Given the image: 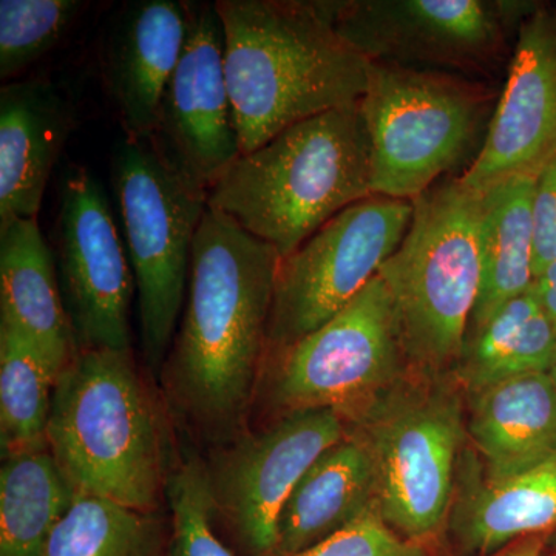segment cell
I'll return each instance as SVG.
<instances>
[{
    "mask_svg": "<svg viewBox=\"0 0 556 556\" xmlns=\"http://www.w3.org/2000/svg\"><path fill=\"white\" fill-rule=\"evenodd\" d=\"M280 254L207 207L192 248L185 308L161 378L203 437H239L268 356Z\"/></svg>",
    "mask_w": 556,
    "mask_h": 556,
    "instance_id": "cell-1",
    "label": "cell"
},
{
    "mask_svg": "<svg viewBox=\"0 0 556 556\" xmlns=\"http://www.w3.org/2000/svg\"><path fill=\"white\" fill-rule=\"evenodd\" d=\"M241 155L300 121L357 104L369 61L339 35L324 0H218Z\"/></svg>",
    "mask_w": 556,
    "mask_h": 556,
    "instance_id": "cell-2",
    "label": "cell"
},
{
    "mask_svg": "<svg viewBox=\"0 0 556 556\" xmlns=\"http://www.w3.org/2000/svg\"><path fill=\"white\" fill-rule=\"evenodd\" d=\"M47 444L78 495L160 511L166 428L131 350L76 351L54 383Z\"/></svg>",
    "mask_w": 556,
    "mask_h": 556,
    "instance_id": "cell-3",
    "label": "cell"
},
{
    "mask_svg": "<svg viewBox=\"0 0 556 556\" xmlns=\"http://www.w3.org/2000/svg\"><path fill=\"white\" fill-rule=\"evenodd\" d=\"M371 195V141L357 102L300 121L240 155L208 190L207 207L285 258Z\"/></svg>",
    "mask_w": 556,
    "mask_h": 556,
    "instance_id": "cell-4",
    "label": "cell"
},
{
    "mask_svg": "<svg viewBox=\"0 0 556 556\" xmlns=\"http://www.w3.org/2000/svg\"><path fill=\"white\" fill-rule=\"evenodd\" d=\"M484 192L448 178L413 201L404 240L379 277L396 308L408 362L427 376L456 369L481 285Z\"/></svg>",
    "mask_w": 556,
    "mask_h": 556,
    "instance_id": "cell-5",
    "label": "cell"
},
{
    "mask_svg": "<svg viewBox=\"0 0 556 556\" xmlns=\"http://www.w3.org/2000/svg\"><path fill=\"white\" fill-rule=\"evenodd\" d=\"M112 185L138 292L142 356L149 371L161 375L185 308L208 192L152 139L126 137L113 150Z\"/></svg>",
    "mask_w": 556,
    "mask_h": 556,
    "instance_id": "cell-6",
    "label": "cell"
},
{
    "mask_svg": "<svg viewBox=\"0 0 556 556\" xmlns=\"http://www.w3.org/2000/svg\"><path fill=\"white\" fill-rule=\"evenodd\" d=\"M492 100L478 79L369 61L361 108L372 195L415 201L438 185L473 146Z\"/></svg>",
    "mask_w": 556,
    "mask_h": 556,
    "instance_id": "cell-7",
    "label": "cell"
},
{
    "mask_svg": "<svg viewBox=\"0 0 556 556\" xmlns=\"http://www.w3.org/2000/svg\"><path fill=\"white\" fill-rule=\"evenodd\" d=\"M399 382L348 422L371 453L378 507L399 535L437 546L450 517L463 408L441 380Z\"/></svg>",
    "mask_w": 556,
    "mask_h": 556,
    "instance_id": "cell-8",
    "label": "cell"
},
{
    "mask_svg": "<svg viewBox=\"0 0 556 556\" xmlns=\"http://www.w3.org/2000/svg\"><path fill=\"white\" fill-rule=\"evenodd\" d=\"M270 407L331 408L346 424L397 386L409 364L393 299L376 276L324 327L270 351Z\"/></svg>",
    "mask_w": 556,
    "mask_h": 556,
    "instance_id": "cell-9",
    "label": "cell"
},
{
    "mask_svg": "<svg viewBox=\"0 0 556 556\" xmlns=\"http://www.w3.org/2000/svg\"><path fill=\"white\" fill-rule=\"evenodd\" d=\"M339 35L371 62L484 75L535 7L518 0H324Z\"/></svg>",
    "mask_w": 556,
    "mask_h": 556,
    "instance_id": "cell-10",
    "label": "cell"
},
{
    "mask_svg": "<svg viewBox=\"0 0 556 556\" xmlns=\"http://www.w3.org/2000/svg\"><path fill=\"white\" fill-rule=\"evenodd\" d=\"M413 201L371 195L346 207L280 260L268 353L324 327L378 276L407 233Z\"/></svg>",
    "mask_w": 556,
    "mask_h": 556,
    "instance_id": "cell-11",
    "label": "cell"
},
{
    "mask_svg": "<svg viewBox=\"0 0 556 556\" xmlns=\"http://www.w3.org/2000/svg\"><path fill=\"white\" fill-rule=\"evenodd\" d=\"M331 408L300 409L255 433H241L212 453L206 466L215 519L247 556H277L281 510L321 453L346 437Z\"/></svg>",
    "mask_w": 556,
    "mask_h": 556,
    "instance_id": "cell-12",
    "label": "cell"
},
{
    "mask_svg": "<svg viewBox=\"0 0 556 556\" xmlns=\"http://www.w3.org/2000/svg\"><path fill=\"white\" fill-rule=\"evenodd\" d=\"M54 262L78 350H131L135 277L104 186L86 166L62 181Z\"/></svg>",
    "mask_w": 556,
    "mask_h": 556,
    "instance_id": "cell-13",
    "label": "cell"
},
{
    "mask_svg": "<svg viewBox=\"0 0 556 556\" xmlns=\"http://www.w3.org/2000/svg\"><path fill=\"white\" fill-rule=\"evenodd\" d=\"M153 144L207 192L241 155L215 3H190L185 49L156 115Z\"/></svg>",
    "mask_w": 556,
    "mask_h": 556,
    "instance_id": "cell-14",
    "label": "cell"
},
{
    "mask_svg": "<svg viewBox=\"0 0 556 556\" xmlns=\"http://www.w3.org/2000/svg\"><path fill=\"white\" fill-rule=\"evenodd\" d=\"M555 153L556 7H535L519 25L506 86L460 179L484 192L518 175H538Z\"/></svg>",
    "mask_w": 556,
    "mask_h": 556,
    "instance_id": "cell-15",
    "label": "cell"
},
{
    "mask_svg": "<svg viewBox=\"0 0 556 556\" xmlns=\"http://www.w3.org/2000/svg\"><path fill=\"white\" fill-rule=\"evenodd\" d=\"M189 25V2L138 0L110 22L101 72L124 137L150 139Z\"/></svg>",
    "mask_w": 556,
    "mask_h": 556,
    "instance_id": "cell-16",
    "label": "cell"
},
{
    "mask_svg": "<svg viewBox=\"0 0 556 556\" xmlns=\"http://www.w3.org/2000/svg\"><path fill=\"white\" fill-rule=\"evenodd\" d=\"M75 104L50 79L0 89V226L38 218L51 172L75 129Z\"/></svg>",
    "mask_w": 556,
    "mask_h": 556,
    "instance_id": "cell-17",
    "label": "cell"
},
{
    "mask_svg": "<svg viewBox=\"0 0 556 556\" xmlns=\"http://www.w3.org/2000/svg\"><path fill=\"white\" fill-rule=\"evenodd\" d=\"M0 324L38 351L56 380L78 351L38 218L0 226Z\"/></svg>",
    "mask_w": 556,
    "mask_h": 556,
    "instance_id": "cell-18",
    "label": "cell"
},
{
    "mask_svg": "<svg viewBox=\"0 0 556 556\" xmlns=\"http://www.w3.org/2000/svg\"><path fill=\"white\" fill-rule=\"evenodd\" d=\"M468 394V434L489 479L511 477L555 455L556 391L548 372L515 376Z\"/></svg>",
    "mask_w": 556,
    "mask_h": 556,
    "instance_id": "cell-19",
    "label": "cell"
},
{
    "mask_svg": "<svg viewBox=\"0 0 556 556\" xmlns=\"http://www.w3.org/2000/svg\"><path fill=\"white\" fill-rule=\"evenodd\" d=\"M378 503V481L364 439L346 437L318 456L294 486L278 519L277 556L302 554Z\"/></svg>",
    "mask_w": 556,
    "mask_h": 556,
    "instance_id": "cell-20",
    "label": "cell"
},
{
    "mask_svg": "<svg viewBox=\"0 0 556 556\" xmlns=\"http://www.w3.org/2000/svg\"><path fill=\"white\" fill-rule=\"evenodd\" d=\"M535 186L536 175H518L484 190L479 226L481 285L467 336L535 283Z\"/></svg>",
    "mask_w": 556,
    "mask_h": 556,
    "instance_id": "cell-21",
    "label": "cell"
},
{
    "mask_svg": "<svg viewBox=\"0 0 556 556\" xmlns=\"http://www.w3.org/2000/svg\"><path fill=\"white\" fill-rule=\"evenodd\" d=\"M452 529L463 551L481 555L556 529V453L511 477L486 479L460 506Z\"/></svg>",
    "mask_w": 556,
    "mask_h": 556,
    "instance_id": "cell-22",
    "label": "cell"
},
{
    "mask_svg": "<svg viewBox=\"0 0 556 556\" xmlns=\"http://www.w3.org/2000/svg\"><path fill=\"white\" fill-rule=\"evenodd\" d=\"M556 332L533 288L510 300L464 343L455 369L467 391L530 372H548Z\"/></svg>",
    "mask_w": 556,
    "mask_h": 556,
    "instance_id": "cell-23",
    "label": "cell"
},
{
    "mask_svg": "<svg viewBox=\"0 0 556 556\" xmlns=\"http://www.w3.org/2000/svg\"><path fill=\"white\" fill-rule=\"evenodd\" d=\"M76 495L49 448L3 457L0 556H42Z\"/></svg>",
    "mask_w": 556,
    "mask_h": 556,
    "instance_id": "cell-24",
    "label": "cell"
},
{
    "mask_svg": "<svg viewBox=\"0 0 556 556\" xmlns=\"http://www.w3.org/2000/svg\"><path fill=\"white\" fill-rule=\"evenodd\" d=\"M170 519L112 501L76 495L42 556H169Z\"/></svg>",
    "mask_w": 556,
    "mask_h": 556,
    "instance_id": "cell-25",
    "label": "cell"
},
{
    "mask_svg": "<svg viewBox=\"0 0 556 556\" xmlns=\"http://www.w3.org/2000/svg\"><path fill=\"white\" fill-rule=\"evenodd\" d=\"M56 376L20 332L0 324L2 457L49 448L47 430Z\"/></svg>",
    "mask_w": 556,
    "mask_h": 556,
    "instance_id": "cell-26",
    "label": "cell"
},
{
    "mask_svg": "<svg viewBox=\"0 0 556 556\" xmlns=\"http://www.w3.org/2000/svg\"><path fill=\"white\" fill-rule=\"evenodd\" d=\"M87 5L80 0H2L0 79L16 80L56 49Z\"/></svg>",
    "mask_w": 556,
    "mask_h": 556,
    "instance_id": "cell-27",
    "label": "cell"
},
{
    "mask_svg": "<svg viewBox=\"0 0 556 556\" xmlns=\"http://www.w3.org/2000/svg\"><path fill=\"white\" fill-rule=\"evenodd\" d=\"M166 497L170 507L169 556H237L217 533L201 457L188 455L170 470Z\"/></svg>",
    "mask_w": 556,
    "mask_h": 556,
    "instance_id": "cell-28",
    "label": "cell"
},
{
    "mask_svg": "<svg viewBox=\"0 0 556 556\" xmlns=\"http://www.w3.org/2000/svg\"><path fill=\"white\" fill-rule=\"evenodd\" d=\"M292 556H438V548L399 535L375 503L328 540Z\"/></svg>",
    "mask_w": 556,
    "mask_h": 556,
    "instance_id": "cell-29",
    "label": "cell"
},
{
    "mask_svg": "<svg viewBox=\"0 0 556 556\" xmlns=\"http://www.w3.org/2000/svg\"><path fill=\"white\" fill-rule=\"evenodd\" d=\"M533 223H535L533 276L536 280L556 260V153L536 175Z\"/></svg>",
    "mask_w": 556,
    "mask_h": 556,
    "instance_id": "cell-30",
    "label": "cell"
},
{
    "mask_svg": "<svg viewBox=\"0 0 556 556\" xmlns=\"http://www.w3.org/2000/svg\"><path fill=\"white\" fill-rule=\"evenodd\" d=\"M532 288L556 332V260L536 278Z\"/></svg>",
    "mask_w": 556,
    "mask_h": 556,
    "instance_id": "cell-31",
    "label": "cell"
},
{
    "mask_svg": "<svg viewBox=\"0 0 556 556\" xmlns=\"http://www.w3.org/2000/svg\"><path fill=\"white\" fill-rule=\"evenodd\" d=\"M490 556H556L547 555L544 535L527 536L515 541Z\"/></svg>",
    "mask_w": 556,
    "mask_h": 556,
    "instance_id": "cell-32",
    "label": "cell"
},
{
    "mask_svg": "<svg viewBox=\"0 0 556 556\" xmlns=\"http://www.w3.org/2000/svg\"><path fill=\"white\" fill-rule=\"evenodd\" d=\"M548 376H551L552 383H554V388L556 391V358L554 367L551 368V371H548Z\"/></svg>",
    "mask_w": 556,
    "mask_h": 556,
    "instance_id": "cell-33",
    "label": "cell"
}]
</instances>
